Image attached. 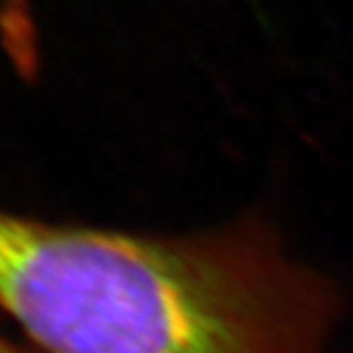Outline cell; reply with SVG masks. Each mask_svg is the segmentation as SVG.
Returning <instances> with one entry per match:
<instances>
[{"label":"cell","mask_w":353,"mask_h":353,"mask_svg":"<svg viewBox=\"0 0 353 353\" xmlns=\"http://www.w3.org/2000/svg\"><path fill=\"white\" fill-rule=\"evenodd\" d=\"M0 314L39 353H328L342 294L262 218L152 232L0 207Z\"/></svg>","instance_id":"obj_1"},{"label":"cell","mask_w":353,"mask_h":353,"mask_svg":"<svg viewBox=\"0 0 353 353\" xmlns=\"http://www.w3.org/2000/svg\"><path fill=\"white\" fill-rule=\"evenodd\" d=\"M0 353H39L37 349H26L21 347V344H17L14 340H10L7 335L0 333Z\"/></svg>","instance_id":"obj_2"}]
</instances>
